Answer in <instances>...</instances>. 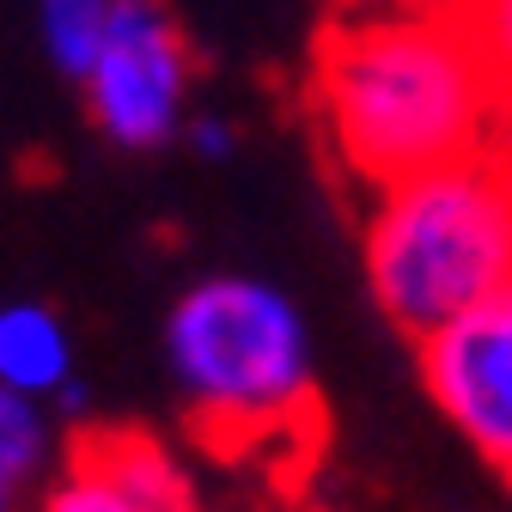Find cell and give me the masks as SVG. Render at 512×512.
I'll return each mask as SVG.
<instances>
[{"label": "cell", "instance_id": "1", "mask_svg": "<svg viewBox=\"0 0 512 512\" xmlns=\"http://www.w3.org/2000/svg\"><path fill=\"white\" fill-rule=\"evenodd\" d=\"M311 110L330 159L384 189L506 141L512 92L458 0H391L342 13L311 68Z\"/></svg>", "mask_w": 512, "mask_h": 512}, {"label": "cell", "instance_id": "2", "mask_svg": "<svg viewBox=\"0 0 512 512\" xmlns=\"http://www.w3.org/2000/svg\"><path fill=\"white\" fill-rule=\"evenodd\" d=\"M165 366L208 452L244 458L317 433V354L287 287L220 269L165 311Z\"/></svg>", "mask_w": 512, "mask_h": 512}, {"label": "cell", "instance_id": "3", "mask_svg": "<svg viewBox=\"0 0 512 512\" xmlns=\"http://www.w3.org/2000/svg\"><path fill=\"white\" fill-rule=\"evenodd\" d=\"M366 287L409 342L445 330L512 281V153L488 147L372 189Z\"/></svg>", "mask_w": 512, "mask_h": 512}, {"label": "cell", "instance_id": "4", "mask_svg": "<svg viewBox=\"0 0 512 512\" xmlns=\"http://www.w3.org/2000/svg\"><path fill=\"white\" fill-rule=\"evenodd\" d=\"M196 92V43L165 0H116L104 49L80 80L92 128L116 153H159L183 135Z\"/></svg>", "mask_w": 512, "mask_h": 512}, {"label": "cell", "instance_id": "5", "mask_svg": "<svg viewBox=\"0 0 512 512\" xmlns=\"http://www.w3.org/2000/svg\"><path fill=\"white\" fill-rule=\"evenodd\" d=\"M415 348L445 427L512 488V281Z\"/></svg>", "mask_w": 512, "mask_h": 512}, {"label": "cell", "instance_id": "6", "mask_svg": "<svg viewBox=\"0 0 512 512\" xmlns=\"http://www.w3.org/2000/svg\"><path fill=\"white\" fill-rule=\"evenodd\" d=\"M80 452L141 512H196V470H189V458L171 439L147 427H104L80 439Z\"/></svg>", "mask_w": 512, "mask_h": 512}, {"label": "cell", "instance_id": "7", "mask_svg": "<svg viewBox=\"0 0 512 512\" xmlns=\"http://www.w3.org/2000/svg\"><path fill=\"white\" fill-rule=\"evenodd\" d=\"M0 384L37 403H55L74 384V330L43 299L0 305Z\"/></svg>", "mask_w": 512, "mask_h": 512}, {"label": "cell", "instance_id": "8", "mask_svg": "<svg viewBox=\"0 0 512 512\" xmlns=\"http://www.w3.org/2000/svg\"><path fill=\"white\" fill-rule=\"evenodd\" d=\"M49 445H55L49 403L19 397L0 384V512H19V500L37 488V476L49 464Z\"/></svg>", "mask_w": 512, "mask_h": 512}, {"label": "cell", "instance_id": "9", "mask_svg": "<svg viewBox=\"0 0 512 512\" xmlns=\"http://www.w3.org/2000/svg\"><path fill=\"white\" fill-rule=\"evenodd\" d=\"M116 19V0H37V43L61 80H86L92 55L104 49V31Z\"/></svg>", "mask_w": 512, "mask_h": 512}, {"label": "cell", "instance_id": "10", "mask_svg": "<svg viewBox=\"0 0 512 512\" xmlns=\"http://www.w3.org/2000/svg\"><path fill=\"white\" fill-rule=\"evenodd\" d=\"M37 512H141V506L74 445V458L61 464V476L37 494Z\"/></svg>", "mask_w": 512, "mask_h": 512}, {"label": "cell", "instance_id": "11", "mask_svg": "<svg viewBox=\"0 0 512 512\" xmlns=\"http://www.w3.org/2000/svg\"><path fill=\"white\" fill-rule=\"evenodd\" d=\"M458 13L470 19L482 55L494 61V74H500L506 92H512V0H458Z\"/></svg>", "mask_w": 512, "mask_h": 512}, {"label": "cell", "instance_id": "12", "mask_svg": "<svg viewBox=\"0 0 512 512\" xmlns=\"http://www.w3.org/2000/svg\"><path fill=\"white\" fill-rule=\"evenodd\" d=\"M177 141L196 153L202 165H220V159H232V153H238V128H232L226 116H214V110H189Z\"/></svg>", "mask_w": 512, "mask_h": 512}, {"label": "cell", "instance_id": "13", "mask_svg": "<svg viewBox=\"0 0 512 512\" xmlns=\"http://www.w3.org/2000/svg\"><path fill=\"white\" fill-rule=\"evenodd\" d=\"M293 512H336V506H317V500H311V506H293Z\"/></svg>", "mask_w": 512, "mask_h": 512}, {"label": "cell", "instance_id": "14", "mask_svg": "<svg viewBox=\"0 0 512 512\" xmlns=\"http://www.w3.org/2000/svg\"><path fill=\"white\" fill-rule=\"evenodd\" d=\"M354 7H391V0H354Z\"/></svg>", "mask_w": 512, "mask_h": 512}]
</instances>
